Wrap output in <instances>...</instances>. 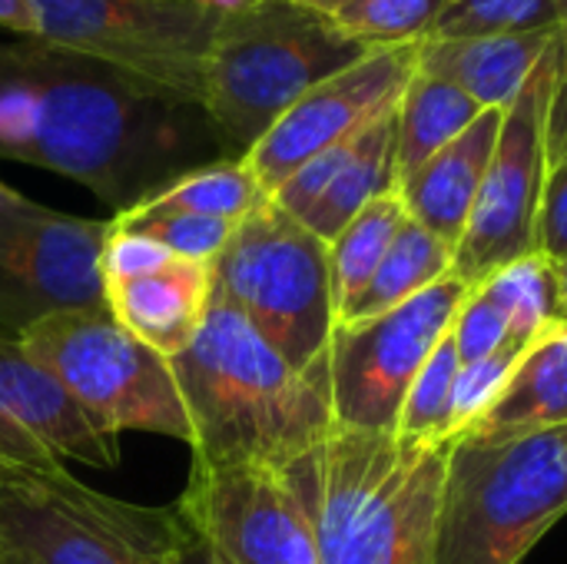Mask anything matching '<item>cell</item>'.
<instances>
[{
	"label": "cell",
	"mask_w": 567,
	"mask_h": 564,
	"mask_svg": "<svg viewBox=\"0 0 567 564\" xmlns=\"http://www.w3.org/2000/svg\"><path fill=\"white\" fill-rule=\"evenodd\" d=\"M0 160L60 173L116 216L223 153L199 103L20 37L0 43Z\"/></svg>",
	"instance_id": "obj_1"
},
{
	"label": "cell",
	"mask_w": 567,
	"mask_h": 564,
	"mask_svg": "<svg viewBox=\"0 0 567 564\" xmlns=\"http://www.w3.org/2000/svg\"><path fill=\"white\" fill-rule=\"evenodd\" d=\"M169 366L193 465L286 469L336 425L329 362L296 372L216 289L196 339Z\"/></svg>",
	"instance_id": "obj_2"
},
{
	"label": "cell",
	"mask_w": 567,
	"mask_h": 564,
	"mask_svg": "<svg viewBox=\"0 0 567 564\" xmlns=\"http://www.w3.org/2000/svg\"><path fill=\"white\" fill-rule=\"evenodd\" d=\"M449 442L412 445L395 432L332 425L286 465L322 564H432Z\"/></svg>",
	"instance_id": "obj_3"
},
{
	"label": "cell",
	"mask_w": 567,
	"mask_h": 564,
	"mask_svg": "<svg viewBox=\"0 0 567 564\" xmlns=\"http://www.w3.org/2000/svg\"><path fill=\"white\" fill-rule=\"evenodd\" d=\"M567 515V425L449 442L432 564H522Z\"/></svg>",
	"instance_id": "obj_4"
},
{
	"label": "cell",
	"mask_w": 567,
	"mask_h": 564,
	"mask_svg": "<svg viewBox=\"0 0 567 564\" xmlns=\"http://www.w3.org/2000/svg\"><path fill=\"white\" fill-rule=\"evenodd\" d=\"M369 47L296 0H246L223 10L203 63V113L226 160L246 153L316 83L346 70Z\"/></svg>",
	"instance_id": "obj_5"
},
{
	"label": "cell",
	"mask_w": 567,
	"mask_h": 564,
	"mask_svg": "<svg viewBox=\"0 0 567 564\" xmlns=\"http://www.w3.org/2000/svg\"><path fill=\"white\" fill-rule=\"evenodd\" d=\"M176 509L83 485L66 465L0 462V564H183Z\"/></svg>",
	"instance_id": "obj_6"
},
{
	"label": "cell",
	"mask_w": 567,
	"mask_h": 564,
	"mask_svg": "<svg viewBox=\"0 0 567 564\" xmlns=\"http://www.w3.org/2000/svg\"><path fill=\"white\" fill-rule=\"evenodd\" d=\"M216 296L229 302L296 372L329 362L336 326L329 243L269 196L246 213L213 263Z\"/></svg>",
	"instance_id": "obj_7"
},
{
	"label": "cell",
	"mask_w": 567,
	"mask_h": 564,
	"mask_svg": "<svg viewBox=\"0 0 567 564\" xmlns=\"http://www.w3.org/2000/svg\"><path fill=\"white\" fill-rule=\"evenodd\" d=\"M20 346L100 432L113 439L153 432L189 445V419L169 359L130 336L106 306L47 316L20 336Z\"/></svg>",
	"instance_id": "obj_8"
},
{
	"label": "cell",
	"mask_w": 567,
	"mask_h": 564,
	"mask_svg": "<svg viewBox=\"0 0 567 564\" xmlns=\"http://www.w3.org/2000/svg\"><path fill=\"white\" fill-rule=\"evenodd\" d=\"M40 40L110 63L189 103L223 10L196 0H30Z\"/></svg>",
	"instance_id": "obj_9"
},
{
	"label": "cell",
	"mask_w": 567,
	"mask_h": 564,
	"mask_svg": "<svg viewBox=\"0 0 567 564\" xmlns=\"http://www.w3.org/2000/svg\"><path fill=\"white\" fill-rule=\"evenodd\" d=\"M475 286L445 276L415 299L369 319H346L329 336L332 422L362 432H395L402 402Z\"/></svg>",
	"instance_id": "obj_10"
},
{
	"label": "cell",
	"mask_w": 567,
	"mask_h": 564,
	"mask_svg": "<svg viewBox=\"0 0 567 564\" xmlns=\"http://www.w3.org/2000/svg\"><path fill=\"white\" fill-rule=\"evenodd\" d=\"M113 223L47 209L17 189L0 203V339L47 316L103 306L100 256Z\"/></svg>",
	"instance_id": "obj_11"
},
{
	"label": "cell",
	"mask_w": 567,
	"mask_h": 564,
	"mask_svg": "<svg viewBox=\"0 0 567 564\" xmlns=\"http://www.w3.org/2000/svg\"><path fill=\"white\" fill-rule=\"evenodd\" d=\"M551 63L555 47L532 73L525 90L512 100V106H505L492 166L485 173L465 236L455 246L452 276L465 279L468 286H478L502 266L538 253L535 239L545 193V100Z\"/></svg>",
	"instance_id": "obj_12"
},
{
	"label": "cell",
	"mask_w": 567,
	"mask_h": 564,
	"mask_svg": "<svg viewBox=\"0 0 567 564\" xmlns=\"http://www.w3.org/2000/svg\"><path fill=\"white\" fill-rule=\"evenodd\" d=\"M226 564H322L312 519L272 465H193L173 505Z\"/></svg>",
	"instance_id": "obj_13"
},
{
	"label": "cell",
	"mask_w": 567,
	"mask_h": 564,
	"mask_svg": "<svg viewBox=\"0 0 567 564\" xmlns=\"http://www.w3.org/2000/svg\"><path fill=\"white\" fill-rule=\"evenodd\" d=\"M415 63L419 43L375 47L299 96L246 153L262 193L272 196L306 160L355 136L365 123L389 110L402 96Z\"/></svg>",
	"instance_id": "obj_14"
},
{
	"label": "cell",
	"mask_w": 567,
	"mask_h": 564,
	"mask_svg": "<svg viewBox=\"0 0 567 564\" xmlns=\"http://www.w3.org/2000/svg\"><path fill=\"white\" fill-rule=\"evenodd\" d=\"M0 462L113 469L120 439L100 432L80 402L20 342L0 339Z\"/></svg>",
	"instance_id": "obj_15"
},
{
	"label": "cell",
	"mask_w": 567,
	"mask_h": 564,
	"mask_svg": "<svg viewBox=\"0 0 567 564\" xmlns=\"http://www.w3.org/2000/svg\"><path fill=\"white\" fill-rule=\"evenodd\" d=\"M213 289V263L173 256L159 269L103 279V306L130 336L173 359L196 339L209 312Z\"/></svg>",
	"instance_id": "obj_16"
},
{
	"label": "cell",
	"mask_w": 567,
	"mask_h": 564,
	"mask_svg": "<svg viewBox=\"0 0 567 564\" xmlns=\"http://www.w3.org/2000/svg\"><path fill=\"white\" fill-rule=\"evenodd\" d=\"M502 116L505 110H482V116L465 133H458L449 146H442L395 186L405 213L452 249L462 243L472 219L475 199L495 156Z\"/></svg>",
	"instance_id": "obj_17"
},
{
	"label": "cell",
	"mask_w": 567,
	"mask_h": 564,
	"mask_svg": "<svg viewBox=\"0 0 567 564\" xmlns=\"http://www.w3.org/2000/svg\"><path fill=\"white\" fill-rule=\"evenodd\" d=\"M558 33L561 27L468 40H419L415 66L455 83L485 110H505L542 66Z\"/></svg>",
	"instance_id": "obj_18"
},
{
	"label": "cell",
	"mask_w": 567,
	"mask_h": 564,
	"mask_svg": "<svg viewBox=\"0 0 567 564\" xmlns=\"http://www.w3.org/2000/svg\"><path fill=\"white\" fill-rule=\"evenodd\" d=\"M567 425V322H551L515 366L498 402L465 432Z\"/></svg>",
	"instance_id": "obj_19"
},
{
	"label": "cell",
	"mask_w": 567,
	"mask_h": 564,
	"mask_svg": "<svg viewBox=\"0 0 567 564\" xmlns=\"http://www.w3.org/2000/svg\"><path fill=\"white\" fill-rule=\"evenodd\" d=\"M395 110H399V100L389 110H382L372 123L362 126V133L355 136V143L349 150V160L336 173L332 186L306 213L302 223L322 243H332L352 223V216H359L372 199H379V196H385V193H392L399 186V173H395Z\"/></svg>",
	"instance_id": "obj_20"
},
{
	"label": "cell",
	"mask_w": 567,
	"mask_h": 564,
	"mask_svg": "<svg viewBox=\"0 0 567 564\" xmlns=\"http://www.w3.org/2000/svg\"><path fill=\"white\" fill-rule=\"evenodd\" d=\"M482 110L485 106L478 100H472L465 90H458L455 83L415 66L399 96V110H395L399 183L409 180L425 160H432L458 133H465L482 116Z\"/></svg>",
	"instance_id": "obj_21"
},
{
	"label": "cell",
	"mask_w": 567,
	"mask_h": 564,
	"mask_svg": "<svg viewBox=\"0 0 567 564\" xmlns=\"http://www.w3.org/2000/svg\"><path fill=\"white\" fill-rule=\"evenodd\" d=\"M452 266H455V249L445 246L425 226H419L412 216H405V223L399 226L375 276L369 279V286L359 293V299L349 306V312L339 322L382 316V312L415 299L429 286L442 283L445 276H452Z\"/></svg>",
	"instance_id": "obj_22"
},
{
	"label": "cell",
	"mask_w": 567,
	"mask_h": 564,
	"mask_svg": "<svg viewBox=\"0 0 567 564\" xmlns=\"http://www.w3.org/2000/svg\"><path fill=\"white\" fill-rule=\"evenodd\" d=\"M266 199L259 180L252 176L246 160H213L206 166H196L143 203L130 206L136 213H193V216H216L239 223L246 213H252Z\"/></svg>",
	"instance_id": "obj_23"
},
{
	"label": "cell",
	"mask_w": 567,
	"mask_h": 564,
	"mask_svg": "<svg viewBox=\"0 0 567 564\" xmlns=\"http://www.w3.org/2000/svg\"><path fill=\"white\" fill-rule=\"evenodd\" d=\"M402 196L392 189L379 199H372L352 223L329 243V273H332V306L336 322L349 312V306L359 299V293L375 276L379 263L385 259L399 226L405 223Z\"/></svg>",
	"instance_id": "obj_24"
},
{
	"label": "cell",
	"mask_w": 567,
	"mask_h": 564,
	"mask_svg": "<svg viewBox=\"0 0 567 564\" xmlns=\"http://www.w3.org/2000/svg\"><path fill=\"white\" fill-rule=\"evenodd\" d=\"M478 289L498 306L508 322V339L532 346L551 322H558V279L555 263L542 253H528L498 273H492Z\"/></svg>",
	"instance_id": "obj_25"
},
{
	"label": "cell",
	"mask_w": 567,
	"mask_h": 564,
	"mask_svg": "<svg viewBox=\"0 0 567 564\" xmlns=\"http://www.w3.org/2000/svg\"><path fill=\"white\" fill-rule=\"evenodd\" d=\"M462 359L455 352L452 332L432 349L425 366L419 369L395 425V435L412 445H442L452 442V402H455V379Z\"/></svg>",
	"instance_id": "obj_26"
},
{
	"label": "cell",
	"mask_w": 567,
	"mask_h": 564,
	"mask_svg": "<svg viewBox=\"0 0 567 564\" xmlns=\"http://www.w3.org/2000/svg\"><path fill=\"white\" fill-rule=\"evenodd\" d=\"M565 27L558 0H442L425 40H468Z\"/></svg>",
	"instance_id": "obj_27"
},
{
	"label": "cell",
	"mask_w": 567,
	"mask_h": 564,
	"mask_svg": "<svg viewBox=\"0 0 567 564\" xmlns=\"http://www.w3.org/2000/svg\"><path fill=\"white\" fill-rule=\"evenodd\" d=\"M442 0H352L332 20L346 37L375 50L425 40Z\"/></svg>",
	"instance_id": "obj_28"
},
{
	"label": "cell",
	"mask_w": 567,
	"mask_h": 564,
	"mask_svg": "<svg viewBox=\"0 0 567 564\" xmlns=\"http://www.w3.org/2000/svg\"><path fill=\"white\" fill-rule=\"evenodd\" d=\"M116 229L140 233L153 243H159L176 259H203L216 263V256L226 249L236 223L216 219V216H193V213H136L123 209L110 216Z\"/></svg>",
	"instance_id": "obj_29"
},
{
	"label": "cell",
	"mask_w": 567,
	"mask_h": 564,
	"mask_svg": "<svg viewBox=\"0 0 567 564\" xmlns=\"http://www.w3.org/2000/svg\"><path fill=\"white\" fill-rule=\"evenodd\" d=\"M525 349L528 346H522V342H508L498 352L475 359V362H465L458 369L455 402H452V439L462 435L465 429H472L498 402V396L505 392V386H508L515 366L522 362Z\"/></svg>",
	"instance_id": "obj_30"
},
{
	"label": "cell",
	"mask_w": 567,
	"mask_h": 564,
	"mask_svg": "<svg viewBox=\"0 0 567 564\" xmlns=\"http://www.w3.org/2000/svg\"><path fill=\"white\" fill-rule=\"evenodd\" d=\"M452 342H455V352L465 362H475V359H485L492 352H498L502 346H508V322L505 316L498 312V306L475 286L468 293V299L462 302L455 322H452Z\"/></svg>",
	"instance_id": "obj_31"
},
{
	"label": "cell",
	"mask_w": 567,
	"mask_h": 564,
	"mask_svg": "<svg viewBox=\"0 0 567 564\" xmlns=\"http://www.w3.org/2000/svg\"><path fill=\"white\" fill-rule=\"evenodd\" d=\"M169 259H173V253H166L159 243L140 236V233H126V229L113 226L106 243H103L100 273H103V279H126V276H140V273L159 269Z\"/></svg>",
	"instance_id": "obj_32"
},
{
	"label": "cell",
	"mask_w": 567,
	"mask_h": 564,
	"mask_svg": "<svg viewBox=\"0 0 567 564\" xmlns=\"http://www.w3.org/2000/svg\"><path fill=\"white\" fill-rule=\"evenodd\" d=\"M535 249L551 263L567 256V163L545 170V193L538 213V239Z\"/></svg>",
	"instance_id": "obj_33"
},
{
	"label": "cell",
	"mask_w": 567,
	"mask_h": 564,
	"mask_svg": "<svg viewBox=\"0 0 567 564\" xmlns=\"http://www.w3.org/2000/svg\"><path fill=\"white\" fill-rule=\"evenodd\" d=\"M0 27H7L17 37H37V13L30 0H0Z\"/></svg>",
	"instance_id": "obj_34"
},
{
	"label": "cell",
	"mask_w": 567,
	"mask_h": 564,
	"mask_svg": "<svg viewBox=\"0 0 567 564\" xmlns=\"http://www.w3.org/2000/svg\"><path fill=\"white\" fill-rule=\"evenodd\" d=\"M189 532V529H186ZM183 564H226L219 558V552L209 545V542H203L199 535H186V548H183Z\"/></svg>",
	"instance_id": "obj_35"
},
{
	"label": "cell",
	"mask_w": 567,
	"mask_h": 564,
	"mask_svg": "<svg viewBox=\"0 0 567 564\" xmlns=\"http://www.w3.org/2000/svg\"><path fill=\"white\" fill-rule=\"evenodd\" d=\"M555 279H558V322H567V256L555 263Z\"/></svg>",
	"instance_id": "obj_36"
},
{
	"label": "cell",
	"mask_w": 567,
	"mask_h": 564,
	"mask_svg": "<svg viewBox=\"0 0 567 564\" xmlns=\"http://www.w3.org/2000/svg\"><path fill=\"white\" fill-rule=\"evenodd\" d=\"M296 3H302V7H309V10H319V13L332 17V13H339L342 7H349L352 0H296Z\"/></svg>",
	"instance_id": "obj_37"
},
{
	"label": "cell",
	"mask_w": 567,
	"mask_h": 564,
	"mask_svg": "<svg viewBox=\"0 0 567 564\" xmlns=\"http://www.w3.org/2000/svg\"><path fill=\"white\" fill-rule=\"evenodd\" d=\"M196 3L213 7V10H236V7H243L246 0H196Z\"/></svg>",
	"instance_id": "obj_38"
},
{
	"label": "cell",
	"mask_w": 567,
	"mask_h": 564,
	"mask_svg": "<svg viewBox=\"0 0 567 564\" xmlns=\"http://www.w3.org/2000/svg\"><path fill=\"white\" fill-rule=\"evenodd\" d=\"M558 7H561V20H565L567 27V0H558Z\"/></svg>",
	"instance_id": "obj_39"
},
{
	"label": "cell",
	"mask_w": 567,
	"mask_h": 564,
	"mask_svg": "<svg viewBox=\"0 0 567 564\" xmlns=\"http://www.w3.org/2000/svg\"><path fill=\"white\" fill-rule=\"evenodd\" d=\"M7 193H10V186H3V183H0V203L7 199Z\"/></svg>",
	"instance_id": "obj_40"
}]
</instances>
